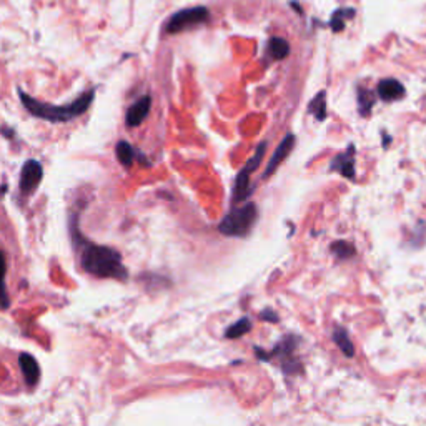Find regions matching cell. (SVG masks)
<instances>
[{
    "mask_svg": "<svg viewBox=\"0 0 426 426\" xmlns=\"http://www.w3.org/2000/svg\"><path fill=\"white\" fill-rule=\"evenodd\" d=\"M80 260L83 270L97 276V279L125 280L128 276L127 268L123 267L122 257L114 248L87 243Z\"/></svg>",
    "mask_w": 426,
    "mask_h": 426,
    "instance_id": "1",
    "label": "cell"
},
{
    "mask_svg": "<svg viewBox=\"0 0 426 426\" xmlns=\"http://www.w3.org/2000/svg\"><path fill=\"white\" fill-rule=\"evenodd\" d=\"M94 90L85 92V94L78 97L75 102L68 105H50V104H42V102L35 100L34 97L27 95L24 90L18 89V97H20L22 104L32 115L35 117L49 120V122H68L75 117H80L90 109L92 102H94Z\"/></svg>",
    "mask_w": 426,
    "mask_h": 426,
    "instance_id": "2",
    "label": "cell"
},
{
    "mask_svg": "<svg viewBox=\"0 0 426 426\" xmlns=\"http://www.w3.org/2000/svg\"><path fill=\"white\" fill-rule=\"evenodd\" d=\"M257 219V205H255V203H247V205L231 210L219 224V230L220 233L226 235V237H247L250 230L253 229Z\"/></svg>",
    "mask_w": 426,
    "mask_h": 426,
    "instance_id": "3",
    "label": "cell"
},
{
    "mask_svg": "<svg viewBox=\"0 0 426 426\" xmlns=\"http://www.w3.org/2000/svg\"><path fill=\"white\" fill-rule=\"evenodd\" d=\"M208 20H210V11L207 7L198 6L183 8V11L174 13L170 17V20L165 25V32L170 35H175L180 34V32L193 29V27L207 24Z\"/></svg>",
    "mask_w": 426,
    "mask_h": 426,
    "instance_id": "4",
    "label": "cell"
},
{
    "mask_svg": "<svg viewBox=\"0 0 426 426\" xmlns=\"http://www.w3.org/2000/svg\"><path fill=\"white\" fill-rule=\"evenodd\" d=\"M267 150V142H262L260 145L257 147V152L255 155L247 162V165L240 170L237 178H235V187H233V202H243L252 195V187H250V175H252L255 170L258 169L263 160V155H265Z\"/></svg>",
    "mask_w": 426,
    "mask_h": 426,
    "instance_id": "5",
    "label": "cell"
},
{
    "mask_svg": "<svg viewBox=\"0 0 426 426\" xmlns=\"http://www.w3.org/2000/svg\"><path fill=\"white\" fill-rule=\"evenodd\" d=\"M296 341H298V338L296 336H286L284 340L280 341L279 345L273 348L270 353H267V351L262 350H255L257 351V356L263 361H268V358H272V356H280L281 358V367L288 375H291L295 372V360H293V351L296 350Z\"/></svg>",
    "mask_w": 426,
    "mask_h": 426,
    "instance_id": "6",
    "label": "cell"
},
{
    "mask_svg": "<svg viewBox=\"0 0 426 426\" xmlns=\"http://www.w3.org/2000/svg\"><path fill=\"white\" fill-rule=\"evenodd\" d=\"M44 177V169L37 160H27L20 174V192L24 195L34 193Z\"/></svg>",
    "mask_w": 426,
    "mask_h": 426,
    "instance_id": "7",
    "label": "cell"
},
{
    "mask_svg": "<svg viewBox=\"0 0 426 426\" xmlns=\"http://www.w3.org/2000/svg\"><path fill=\"white\" fill-rule=\"evenodd\" d=\"M293 147H295V135H293V133H288V135H286L284 140H281L280 145L276 147V150H275V154H273L272 160L268 162V166L265 170V178L275 174V170L279 169L281 164H284V160L290 155V152L293 150Z\"/></svg>",
    "mask_w": 426,
    "mask_h": 426,
    "instance_id": "8",
    "label": "cell"
},
{
    "mask_svg": "<svg viewBox=\"0 0 426 426\" xmlns=\"http://www.w3.org/2000/svg\"><path fill=\"white\" fill-rule=\"evenodd\" d=\"M331 170H335L340 175H343L346 178H355L356 166H355V147L350 145L348 150L343 154L336 155L331 162Z\"/></svg>",
    "mask_w": 426,
    "mask_h": 426,
    "instance_id": "9",
    "label": "cell"
},
{
    "mask_svg": "<svg viewBox=\"0 0 426 426\" xmlns=\"http://www.w3.org/2000/svg\"><path fill=\"white\" fill-rule=\"evenodd\" d=\"M378 97L385 102H395L405 97V87L396 78H383L378 83Z\"/></svg>",
    "mask_w": 426,
    "mask_h": 426,
    "instance_id": "10",
    "label": "cell"
},
{
    "mask_svg": "<svg viewBox=\"0 0 426 426\" xmlns=\"http://www.w3.org/2000/svg\"><path fill=\"white\" fill-rule=\"evenodd\" d=\"M150 105L152 99L150 97H142L133 104L127 112V125L128 127H138L143 120L147 118V115L150 114Z\"/></svg>",
    "mask_w": 426,
    "mask_h": 426,
    "instance_id": "11",
    "label": "cell"
},
{
    "mask_svg": "<svg viewBox=\"0 0 426 426\" xmlns=\"http://www.w3.org/2000/svg\"><path fill=\"white\" fill-rule=\"evenodd\" d=\"M18 363H20V370L24 373L27 385L35 387L40 379V367L37 363V360L29 353H22L20 358H18Z\"/></svg>",
    "mask_w": 426,
    "mask_h": 426,
    "instance_id": "12",
    "label": "cell"
},
{
    "mask_svg": "<svg viewBox=\"0 0 426 426\" xmlns=\"http://www.w3.org/2000/svg\"><path fill=\"white\" fill-rule=\"evenodd\" d=\"M290 54V44L281 37H272L267 45V55L272 60H284Z\"/></svg>",
    "mask_w": 426,
    "mask_h": 426,
    "instance_id": "13",
    "label": "cell"
},
{
    "mask_svg": "<svg viewBox=\"0 0 426 426\" xmlns=\"http://www.w3.org/2000/svg\"><path fill=\"white\" fill-rule=\"evenodd\" d=\"M333 341H335L338 348L343 351L345 356H348V358H351V356H355L353 343H351V340H350V336H348V331H346L345 328H341V327H335V328H333Z\"/></svg>",
    "mask_w": 426,
    "mask_h": 426,
    "instance_id": "14",
    "label": "cell"
},
{
    "mask_svg": "<svg viewBox=\"0 0 426 426\" xmlns=\"http://www.w3.org/2000/svg\"><path fill=\"white\" fill-rule=\"evenodd\" d=\"M308 114H313L315 118L320 120V122L327 118V92L325 90H322L320 94L315 95V99L310 102Z\"/></svg>",
    "mask_w": 426,
    "mask_h": 426,
    "instance_id": "15",
    "label": "cell"
},
{
    "mask_svg": "<svg viewBox=\"0 0 426 426\" xmlns=\"http://www.w3.org/2000/svg\"><path fill=\"white\" fill-rule=\"evenodd\" d=\"M355 13H356L355 8H350V7L338 8V11L333 12L331 20H330V27L333 29V32L343 30L346 25V20H348V18H353Z\"/></svg>",
    "mask_w": 426,
    "mask_h": 426,
    "instance_id": "16",
    "label": "cell"
},
{
    "mask_svg": "<svg viewBox=\"0 0 426 426\" xmlns=\"http://www.w3.org/2000/svg\"><path fill=\"white\" fill-rule=\"evenodd\" d=\"M6 272H7V263H6V255L0 250V308H8L11 307V298L7 293V285H6Z\"/></svg>",
    "mask_w": 426,
    "mask_h": 426,
    "instance_id": "17",
    "label": "cell"
},
{
    "mask_svg": "<svg viewBox=\"0 0 426 426\" xmlns=\"http://www.w3.org/2000/svg\"><path fill=\"white\" fill-rule=\"evenodd\" d=\"M375 105V95L372 90L360 87L358 89V110L363 117H370Z\"/></svg>",
    "mask_w": 426,
    "mask_h": 426,
    "instance_id": "18",
    "label": "cell"
},
{
    "mask_svg": "<svg viewBox=\"0 0 426 426\" xmlns=\"http://www.w3.org/2000/svg\"><path fill=\"white\" fill-rule=\"evenodd\" d=\"M115 154H117V159L123 166H132L133 160H135V150L127 142H118L117 148H115Z\"/></svg>",
    "mask_w": 426,
    "mask_h": 426,
    "instance_id": "19",
    "label": "cell"
},
{
    "mask_svg": "<svg viewBox=\"0 0 426 426\" xmlns=\"http://www.w3.org/2000/svg\"><path fill=\"white\" fill-rule=\"evenodd\" d=\"M331 252L338 260H346V258H351L356 253L355 247L348 242H345V240H338L331 245Z\"/></svg>",
    "mask_w": 426,
    "mask_h": 426,
    "instance_id": "20",
    "label": "cell"
},
{
    "mask_svg": "<svg viewBox=\"0 0 426 426\" xmlns=\"http://www.w3.org/2000/svg\"><path fill=\"white\" fill-rule=\"evenodd\" d=\"M252 330V322H250L248 318H240L237 323H233V325L229 327V330L225 331L226 338H240L243 335H247V333Z\"/></svg>",
    "mask_w": 426,
    "mask_h": 426,
    "instance_id": "21",
    "label": "cell"
},
{
    "mask_svg": "<svg viewBox=\"0 0 426 426\" xmlns=\"http://www.w3.org/2000/svg\"><path fill=\"white\" fill-rule=\"evenodd\" d=\"M260 318L263 320V322H272V323L279 322V315H276L275 312H272V310H263V312L260 313Z\"/></svg>",
    "mask_w": 426,
    "mask_h": 426,
    "instance_id": "22",
    "label": "cell"
}]
</instances>
